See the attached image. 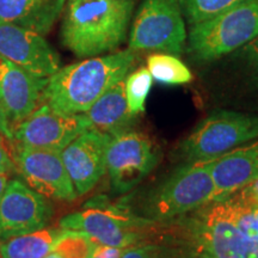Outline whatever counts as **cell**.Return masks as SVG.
Instances as JSON below:
<instances>
[{"label": "cell", "mask_w": 258, "mask_h": 258, "mask_svg": "<svg viewBox=\"0 0 258 258\" xmlns=\"http://www.w3.org/2000/svg\"><path fill=\"white\" fill-rule=\"evenodd\" d=\"M258 139V115L217 110L194 128L178 146L184 163L212 160Z\"/></svg>", "instance_id": "6"}, {"label": "cell", "mask_w": 258, "mask_h": 258, "mask_svg": "<svg viewBox=\"0 0 258 258\" xmlns=\"http://www.w3.org/2000/svg\"><path fill=\"white\" fill-rule=\"evenodd\" d=\"M199 258H258V245L241 233L221 202H211L177 219Z\"/></svg>", "instance_id": "5"}, {"label": "cell", "mask_w": 258, "mask_h": 258, "mask_svg": "<svg viewBox=\"0 0 258 258\" xmlns=\"http://www.w3.org/2000/svg\"><path fill=\"white\" fill-rule=\"evenodd\" d=\"M137 0H66L61 41L78 57L117 49L127 38Z\"/></svg>", "instance_id": "2"}, {"label": "cell", "mask_w": 258, "mask_h": 258, "mask_svg": "<svg viewBox=\"0 0 258 258\" xmlns=\"http://www.w3.org/2000/svg\"><path fill=\"white\" fill-rule=\"evenodd\" d=\"M0 140L8 144H12L14 141V131L2 103H0Z\"/></svg>", "instance_id": "29"}, {"label": "cell", "mask_w": 258, "mask_h": 258, "mask_svg": "<svg viewBox=\"0 0 258 258\" xmlns=\"http://www.w3.org/2000/svg\"><path fill=\"white\" fill-rule=\"evenodd\" d=\"M0 56L38 78H49L61 69L59 54L43 35L11 23H0Z\"/></svg>", "instance_id": "13"}, {"label": "cell", "mask_w": 258, "mask_h": 258, "mask_svg": "<svg viewBox=\"0 0 258 258\" xmlns=\"http://www.w3.org/2000/svg\"><path fill=\"white\" fill-rule=\"evenodd\" d=\"M124 249L97 244L90 258H121Z\"/></svg>", "instance_id": "30"}, {"label": "cell", "mask_w": 258, "mask_h": 258, "mask_svg": "<svg viewBox=\"0 0 258 258\" xmlns=\"http://www.w3.org/2000/svg\"><path fill=\"white\" fill-rule=\"evenodd\" d=\"M212 163L213 159L191 161L173 170L147 194L141 206V217L164 224L211 203L217 196Z\"/></svg>", "instance_id": "3"}, {"label": "cell", "mask_w": 258, "mask_h": 258, "mask_svg": "<svg viewBox=\"0 0 258 258\" xmlns=\"http://www.w3.org/2000/svg\"><path fill=\"white\" fill-rule=\"evenodd\" d=\"M238 50L251 72V76L258 83V36Z\"/></svg>", "instance_id": "26"}, {"label": "cell", "mask_w": 258, "mask_h": 258, "mask_svg": "<svg viewBox=\"0 0 258 258\" xmlns=\"http://www.w3.org/2000/svg\"><path fill=\"white\" fill-rule=\"evenodd\" d=\"M53 207L47 198L19 179H10L0 200V238L47 227Z\"/></svg>", "instance_id": "12"}, {"label": "cell", "mask_w": 258, "mask_h": 258, "mask_svg": "<svg viewBox=\"0 0 258 258\" xmlns=\"http://www.w3.org/2000/svg\"><path fill=\"white\" fill-rule=\"evenodd\" d=\"M147 70L153 80L165 85H184L192 80L189 67L178 56L167 53H154L148 56Z\"/></svg>", "instance_id": "20"}, {"label": "cell", "mask_w": 258, "mask_h": 258, "mask_svg": "<svg viewBox=\"0 0 258 258\" xmlns=\"http://www.w3.org/2000/svg\"><path fill=\"white\" fill-rule=\"evenodd\" d=\"M226 214L231 218L241 233L258 245V206L238 205L222 201Z\"/></svg>", "instance_id": "24"}, {"label": "cell", "mask_w": 258, "mask_h": 258, "mask_svg": "<svg viewBox=\"0 0 258 258\" xmlns=\"http://www.w3.org/2000/svg\"><path fill=\"white\" fill-rule=\"evenodd\" d=\"M160 153L150 138L127 129L112 135L106 150V172L112 190L125 194L156 169Z\"/></svg>", "instance_id": "9"}, {"label": "cell", "mask_w": 258, "mask_h": 258, "mask_svg": "<svg viewBox=\"0 0 258 258\" xmlns=\"http://www.w3.org/2000/svg\"><path fill=\"white\" fill-rule=\"evenodd\" d=\"M15 148L12 158L16 169L31 189L44 198L57 201H73L77 199L78 195L60 151L24 147L17 144H15Z\"/></svg>", "instance_id": "11"}, {"label": "cell", "mask_w": 258, "mask_h": 258, "mask_svg": "<svg viewBox=\"0 0 258 258\" xmlns=\"http://www.w3.org/2000/svg\"><path fill=\"white\" fill-rule=\"evenodd\" d=\"M6 144L8 143L0 140V172L11 173L17 169H16L15 160Z\"/></svg>", "instance_id": "28"}, {"label": "cell", "mask_w": 258, "mask_h": 258, "mask_svg": "<svg viewBox=\"0 0 258 258\" xmlns=\"http://www.w3.org/2000/svg\"><path fill=\"white\" fill-rule=\"evenodd\" d=\"M121 258H164L161 251L153 245L131 246L124 249Z\"/></svg>", "instance_id": "27"}, {"label": "cell", "mask_w": 258, "mask_h": 258, "mask_svg": "<svg viewBox=\"0 0 258 258\" xmlns=\"http://www.w3.org/2000/svg\"><path fill=\"white\" fill-rule=\"evenodd\" d=\"M63 232L59 226L0 238V258H44Z\"/></svg>", "instance_id": "19"}, {"label": "cell", "mask_w": 258, "mask_h": 258, "mask_svg": "<svg viewBox=\"0 0 258 258\" xmlns=\"http://www.w3.org/2000/svg\"><path fill=\"white\" fill-rule=\"evenodd\" d=\"M135 61L137 53L128 48L61 67L48 78L41 103L61 114H84L114 84L125 78Z\"/></svg>", "instance_id": "1"}, {"label": "cell", "mask_w": 258, "mask_h": 258, "mask_svg": "<svg viewBox=\"0 0 258 258\" xmlns=\"http://www.w3.org/2000/svg\"><path fill=\"white\" fill-rule=\"evenodd\" d=\"M211 172L217 192L212 202L222 201L249 184L258 177V139L213 159Z\"/></svg>", "instance_id": "16"}, {"label": "cell", "mask_w": 258, "mask_h": 258, "mask_svg": "<svg viewBox=\"0 0 258 258\" xmlns=\"http://www.w3.org/2000/svg\"><path fill=\"white\" fill-rule=\"evenodd\" d=\"M66 0H0V23H11L46 36L62 14Z\"/></svg>", "instance_id": "17"}, {"label": "cell", "mask_w": 258, "mask_h": 258, "mask_svg": "<svg viewBox=\"0 0 258 258\" xmlns=\"http://www.w3.org/2000/svg\"><path fill=\"white\" fill-rule=\"evenodd\" d=\"M241 2L244 0H179V4L186 22L192 25L207 21Z\"/></svg>", "instance_id": "22"}, {"label": "cell", "mask_w": 258, "mask_h": 258, "mask_svg": "<svg viewBox=\"0 0 258 258\" xmlns=\"http://www.w3.org/2000/svg\"><path fill=\"white\" fill-rule=\"evenodd\" d=\"M44 258H61V257L57 256L56 253H54V252H50L49 254H47V256L44 257Z\"/></svg>", "instance_id": "32"}, {"label": "cell", "mask_w": 258, "mask_h": 258, "mask_svg": "<svg viewBox=\"0 0 258 258\" xmlns=\"http://www.w3.org/2000/svg\"><path fill=\"white\" fill-rule=\"evenodd\" d=\"M48 78H38L0 56V103L4 106L12 131L38 105Z\"/></svg>", "instance_id": "15"}, {"label": "cell", "mask_w": 258, "mask_h": 258, "mask_svg": "<svg viewBox=\"0 0 258 258\" xmlns=\"http://www.w3.org/2000/svg\"><path fill=\"white\" fill-rule=\"evenodd\" d=\"M258 36V0H244L214 17L190 25L186 51L199 62L233 53Z\"/></svg>", "instance_id": "4"}, {"label": "cell", "mask_w": 258, "mask_h": 258, "mask_svg": "<svg viewBox=\"0 0 258 258\" xmlns=\"http://www.w3.org/2000/svg\"><path fill=\"white\" fill-rule=\"evenodd\" d=\"M83 115L88 120L90 128L111 137L131 129L137 122L138 115L129 110L124 95V79L114 84Z\"/></svg>", "instance_id": "18"}, {"label": "cell", "mask_w": 258, "mask_h": 258, "mask_svg": "<svg viewBox=\"0 0 258 258\" xmlns=\"http://www.w3.org/2000/svg\"><path fill=\"white\" fill-rule=\"evenodd\" d=\"M157 225L141 215H137L122 205L97 202L82 211L61 219L59 226L67 231L86 234L96 244L106 246H135L143 239L144 232Z\"/></svg>", "instance_id": "7"}, {"label": "cell", "mask_w": 258, "mask_h": 258, "mask_svg": "<svg viewBox=\"0 0 258 258\" xmlns=\"http://www.w3.org/2000/svg\"><path fill=\"white\" fill-rule=\"evenodd\" d=\"M186 37L179 0H143L129 32L128 48L179 56Z\"/></svg>", "instance_id": "8"}, {"label": "cell", "mask_w": 258, "mask_h": 258, "mask_svg": "<svg viewBox=\"0 0 258 258\" xmlns=\"http://www.w3.org/2000/svg\"><path fill=\"white\" fill-rule=\"evenodd\" d=\"M89 128V122L83 114H61L49 105L41 103L27 118L14 128L12 143L24 147L61 152Z\"/></svg>", "instance_id": "10"}, {"label": "cell", "mask_w": 258, "mask_h": 258, "mask_svg": "<svg viewBox=\"0 0 258 258\" xmlns=\"http://www.w3.org/2000/svg\"><path fill=\"white\" fill-rule=\"evenodd\" d=\"M111 135L89 128L61 151L63 164L78 196L95 188L106 172V150Z\"/></svg>", "instance_id": "14"}, {"label": "cell", "mask_w": 258, "mask_h": 258, "mask_svg": "<svg viewBox=\"0 0 258 258\" xmlns=\"http://www.w3.org/2000/svg\"><path fill=\"white\" fill-rule=\"evenodd\" d=\"M9 176L10 173L0 172V200H2L3 194H4V190L6 188V185H8V182L10 180Z\"/></svg>", "instance_id": "31"}, {"label": "cell", "mask_w": 258, "mask_h": 258, "mask_svg": "<svg viewBox=\"0 0 258 258\" xmlns=\"http://www.w3.org/2000/svg\"><path fill=\"white\" fill-rule=\"evenodd\" d=\"M153 78L147 67L135 70L128 73L124 78V95L127 98L129 110L134 115L145 112L147 97L152 89Z\"/></svg>", "instance_id": "21"}, {"label": "cell", "mask_w": 258, "mask_h": 258, "mask_svg": "<svg viewBox=\"0 0 258 258\" xmlns=\"http://www.w3.org/2000/svg\"><path fill=\"white\" fill-rule=\"evenodd\" d=\"M96 245L86 234L64 230L51 252L56 253L61 258H90Z\"/></svg>", "instance_id": "23"}, {"label": "cell", "mask_w": 258, "mask_h": 258, "mask_svg": "<svg viewBox=\"0 0 258 258\" xmlns=\"http://www.w3.org/2000/svg\"><path fill=\"white\" fill-rule=\"evenodd\" d=\"M222 201L226 202H232V203H238V205H256L258 206V177L252 182L249 183L247 185H245L244 188H241L232 194L231 196L226 198ZM219 201V202H222Z\"/></svg>", "instance_id": "25"}]
</instances>
